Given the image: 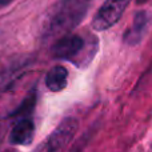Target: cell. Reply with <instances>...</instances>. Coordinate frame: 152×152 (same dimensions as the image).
<instances>
[{
	"label": "cell",
	"instance_id": "cell-8",
	"mask_svg": "<svg viewBox=\"0 0 152 152\" xmlns=\"http://www.w3.org/2000/svg\"><path fill=\"white\" fill-rule=\"evenodd\" d=\"M13 0H0V7H4V5H8L10 3H12Z\"/></svg>",
	"mask_w": 152,
	"mask_h": 152
},
{
	"label": "cell",
	"instance_id": "cell-2",
	"mask_svg": "<svg viewBox=\"0 0 152 152\" xmlns=\"http://www.w3.org/2000/svg\"><path fill=\"white\" fill-rule=\"evenodd\" d=\"M131 0H105L92 19L95 31H105L113 27L121 18Z\"/></svg>",
	"mask_w": 152,
	"mask_h": 152
},
{
	"label": "cell",
	"instance_id": "cell-6",
	"mask_svg": "<svg viewBox=\"0 0 152 152\" xmlns=\"http://www.w3.org/2000/svg\"><path fill=\"white\" fill-rule=\"evenodd\" d=\"M68 71L63 66H55L45 75V86L52 92H60L67 87Z\"/></svg>",
	"mask_w": 152,
	"mask_h": 152
},
{
	"label": "cell",
	"instance_id": "cell-7",
	"mask_svg": "<svg viewBox=\"0 0 152 152\" xmlns=\"http://www.w3.org/2000/svg\"><path fill=\"white\" fill-rule=\"evenodd\" d=\"M147 23V19H145V13H139V15L135 18V23L134 27H132L131 32H129V36H127V40L129 43H136L137 40L142 36V32L144 29V26Z\"/></svg>",
	"mask_w": 152,
	"mask_h": 152
},
{
	"label": "cell",
	"instance_id": "cell-4",
	"mask_svg": "<svg viewBox=\"0 0 152 152\" xmlns=\"http://www.w3.org/2000/svg\"><path fill=\"white\" fill-rule=\"evenodd\" d=\"M84 48V40L79 35H64L53 43L51 52L55 59H72Z\"/></svg>",
	"mask_w": 152,
	"mask_h": 152
},
{
	"label": "cell",
	"instance_id": "cell-5",
	"mask_svg": "<svg viewBox=\"0 0 152 152\" xmlns=\"http://www.w3.org/2000/svg\"><path fill=\"white\" fill-rule=\"evenodd\" d=\"M35 137V124L32 119H21L10 132V143L13 145H28Z\"/></svg>",
	"mask_w": 152,
	"mask_h": 152
},
{
	"label": "cell",
	"instance_id": "cell-1",
	"mask_svg": "<svg viewBox=\"0 0 152 152\" xmlns=\"http://www.w3.org/2000/svg\"><path fill=\"white\" fill-rule=\"evenodd\" d=\"M91 0H63L52 10L47 21L45 31L48 35L67 34L79 26L87 15Z\"/></svg>",
	"mask_w": 152,
	"mask_h": 152
},
{
	"label": "cell",
	"instance_id": "cell-3",
	"mask_svg": "<svg viewBox=\"0 0 152 152\" xmlns=\"http://www.w3.org/2000/svg\"><path fill=\"white\" fill-rule=\"evenodd\" d=\"M77 120L74 118H67L55 128V131L48 136L44 145L36 152H60L71 142L75 132L77 131Z\"/></svg>",
	"mask_w": 152,
	"mask_h": 152
},
{
	"label": "cell",
	"instance_id": "cell-9",
	"mask_svg": "<svg viewBox=\"0 0 152 152\" xmlns=\"http://www.w3.org/2000/svg\"><path fill=\"white\" fill-rule=\"evenodd\" d=\"M145 1H148V0H136L137 4H143V3H145Z\"/></svg>",
	"mask_w": 152,
	"mask_h": 152
}]
</instances>
